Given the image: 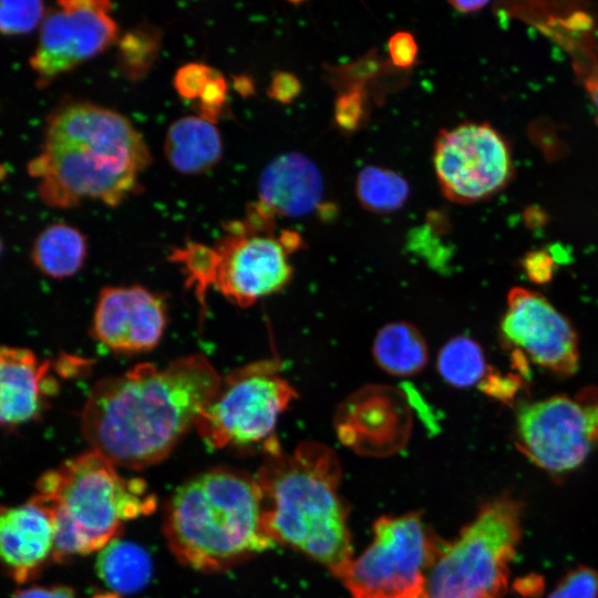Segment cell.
<instances>
[{
	"mask_svg": "<svg viewBox=\"0 0 598 598\" xmlns=\"http://www.w3.org/2000/svg\"><path fill=\"white\" fill-rule=\"evenodd\" d=\"M450 4L458 12L471 13L484 8L486 1H450Z\"/></svg>",
	"mask_w": 598,
	"mask_h": 598,
	"instance_id": "74e56055",
	"label": "cell"
},
{
	"mask_svg": "<svg viewBox=\"0 0 598 598\" xmlns=\"http://www.w3.org/2000/svg\"><path fill=\"white\" fill-rule=\"evenodd\" d=\"M13 598H75V592L64 585L29 586L16 591Z\"/></svg>",
	"mask_w": 598,
	"mask_h": 598,
	"instance_id": "d590c367",
	"label": "cell"
},
{
	"mask_svg": "<svg viewBox=\"0 0 598 598\" xmlns=\"http://www.w3.org/2000/svg\"><path fill=\"white\" fill-rule=\"evenodd\" d=\"M256 478L271 540L302 553L340 578L353 551L336 453L316 442L300 443L290 453L278 448L267 453Z\"/></svg>",
	"mask_w": 598,
	"mask_h": 598,
	"instance_id": "3957f363",
	"label": "cell"
},
{
	"mask_svg": "<svg viewBox=\"0 0 598 598\" xmlns=\"http://www.w3.org/2000/svg\"><path fill=\"white\" fill-rule=\"evenodd\" d=\"M227 83L224 76L215 70L203 89L199 100V116L215 123L226 101Z\"/></svg>",
	"mask_w": 598,
	"mask_h": 598,
	"instance_id": "f546056e",
	"label": "cell"
},
{
	"mask_svg": "<svg viewBox=\"0 0 598 598\" xmlns=\"http://www.w3.org/2000/svg\"><path fill=\"white\" fill-rule=\"evenodd\" d=\"M1 249H2V243H1V239H0V251H1Z\"/></svg>",
	"mask_w": 598,
	"mask_h": 598,
	"instance_id": "60d3db41",
	"label": "cell"
},
{
	"mask_svg": "<svg viewBox=\"0 0 598 598\" xmlns=\"http://www.w3.org/2000/svg\"><path fill=\"white\" fill-rule=\"evenodd\" d=\"M547 598H598V571L588 566L570 569Z\"/></svg>",
	"mask_w": 598,
	"mask_h": 598,
	"instance_id": "484cf974",
	"label": "cell"
},
{
	"mask_svg": "<svg viewBox=\"0 0 598 598\" xmlns=\"http://www.w3.org/2000/svg\"><path fill=\"white\" fill-rule=\"evenodd\" d=\"M54 517L33 496L23 504L0 506V568L16 582L34 579L53 561Z\"/></svg>",
	"mask_w": 598,
	"mask_h": 598,
	"instance_id": "2e32d148",
	"label": "cell"
},
{
	"mask_svg": "<svg viewBox=\"0 0 598 598\" xmlns=\"http://www.w3.org/2000/svg\"><path fill=\"white\" fill-rule=\"evenodd\" d=\"M214 72V69L202 63L185 64L176 72L174 86L182 97L198 99Z\"/></svg>",
	"mask_w": 598,
	"mask_h": 598,
	"instance_id": "83f0119b",
	"label": "cell"
},
{
	"mask_svg": "<svg viewBox=\"0 0 598 598\" xmlns=\"http://www.w3.org/2000/svg\"><path fill=\"white\" fill-rule=\"evenodd\" d=\"M91 598H120V595L112 591V592L96 594L92 596Z\"/></svg>",
	"mask_w": 598,
	"mask_h": 598,
	"instance_id": "f35d334b",
	"label": "cell"
},
{
	"mask_svg": "<svg viewBox=\"0 0 598 598\" xmlns=\"http://www.w3.org/2000/svg\"><path fill=\"white\" fill-rule=\"evenodd\" d=\"M290 248L282 238L248 221L227 225V234L215 247L189 244L175 249L171 259L183 265L188 283L202 299L214 288L239 307L281 290L290 280Z\"/></svg>",
	"mask_w": 598,
	"mask_h": 598,
	"instance_id": "52a82bcc",
	"label": "cell"
},
{
	"mask_svg": "<svg viewBox=\"0 0 598 598\" xmlns=\"http://www.w3.org/2000/svg\"><path fill=\"white\" fill-rule=\"evenodd\" d=\"M299 92L298 79L288 72H278L269 86V96L281 103H290Z\"/></svg>",
	"mask_w": 598,
	"mask_h": 598,
	"instance_id": "836d02e7",
	"label": "cell"
},
{
	"mask_svg": "<svg viewBox=\"0 0 598 598\" xmlns=\"http://www.w3.org/2000/svg\"><path fill=\"white\" fill-rule=\"evenodd\" d=\"M111 11L112 3L105 0H64L45 13L30 59L39 86L49 85L116 41L118 27Z\"/></svg>",
	"mask_w": 598,
	"mask_h": 598,
	"instance_id": "7c38bea8",
	"label": "cell"
},
{
	"mask_svg": "<svg viewBox=\"0 0 598 598\" xmlns=\"http://www.w3.org/2000/svg\"><path fill=\"white\" fill-rule=\"evenodd\" d=\"M501 333L514 351L557 375L570 377L579 368L573 324L537 291L522 287L509 290Z\"/></svg>",
	"mask_w": 598,
	"mask_h": 598,
	"instance_id": "4fadbf2b",
	"label": "cell"
},
{
	"mask_svg": "<svg viewBox=\"0 0 598 598\" xmlns=\"http://www.w3.org/2000/svg\"><path fill=\"white\" fill-rule=\"evenodd\" d=\"M164 151L169 164L183 174H199L215 166L223 154V141L215 123L196 115L171 124Z\"/></svg>",
	"mask_w": 598,
	"mask_h": 598,
	"instance_id": "d6986e66",
	"label": "cell"
},
{
	"mask_svg": "<svg viewBox=\"0 0 598 598\" xmlns=\"http://www.w3.org/2000/svg\"><path fill=\"white\" fill-rule=\"evenodd\" d=\"M323 193L316 164L299 153H286L271 161L258 183V208L268 217H299L315 210Z\"/></svg>",
	"mask_w": 598,
	"mask_h": 598,
	"instance_id": "ac0fdd59",
	"label": "cell"
},
{
	"mask_svg": "<svg viewBox=\"0 0 598 598\" xmlns=\"http://www.w3.org/2000/svg\"><path fill=\"white\" fill-rule=\"evenodd\" d=\"M410 415L402 393L386 386H367L340 406L336 427L341 441L360 453L386 455L405 443Z\"/></svg>",
	"mask_w": 598,
	"mask_h": 598,
	"instance_id": "9a60e30c",
	"label": "cell"
},
{
	"mask_svg": "<svg viewBox=\"0 0 598 598\" xmlns=\"http://www.w3.org/2000/svg\"><path fill=\"white\" fill-rule=\"evenodd\" d=\"M150 151L128 118L87 102L68 103L49 117L42 151L28 171L43 203L69 208L84 199L113 207L138 186Z\"/></svg>",
	"mask_w": 598,
	"mask_h": 598,
	"instance_id": "7a4b0ae2",
	"label": "cell"
},
{
	"mask_svg": "<svg viewBox=\"0 0 598 598\" xmlns=\"http://www.w3.org/2000/svg\"><path fill=\"white\" fill-rule=\"evenodd\" d=\"M372 354L377 364L394 377L414 375L429 360L423 334L406 321H393L383 326L374 337Z\"/></svg>",
	"mask_w": 598,
	"mask_h": 598,
	"instance_id": "ffe728a7",
	"label": "cell"
},
{
	"mask_svg": "<svg viewBox=\"0 0 598 598\" xmlns=\"http://www.w3.org/2000/svg\"><path fill=\"white\" fill-rule=\"evenodd\" d=\"M520 385L519 375L512 373L503 375L497 371H493L492 368L480 383V388L484 393L507 403L515 399Z\"/></svg>",
	"mask_w": 598,
	"mask_h": 598,
	"instance_id": "4dcf8cb0",
	"label": "cell"
},
{
	"mask_svg": "<svg viewBox=\"0 0 598 598\" xmlns=\"http://www.w3.org/2000/svg\"><path fill=\"white\" fill-rule=\"evenodd\" d=\"M439 542L416 513L382 516L340 578L353 598H424Z\"/></svg>",
	"mask_w": 598,
	"mask_h": 598,
	"instance_id": "9c48e42d",
	"label": "cell"
},
{
	"mask_svg": "<svg viewBox=\"0 0 598 598\" xmlns=\"http://www.w3.org/2000/svg\"><path fill=\"white\" fill-rule=\"evenodd\" d=\"M436 367L442 379L458 389L480 385L491 369L482 347L467 336L451 338L439 351Z\"/></svg>",
	"mask_w": 598,
	"mask_h": 598,
	"instance_id": "603a6c76",
	"label": "cell"
},
{
	"mask_svg": "<svg viewBox=\"0 0 598 598\" xmlns=\"http://www.w3.org/2000/svg\"><path fill=\"white\" fill-rule=\"evenodd\" d=\"M86 251V238L79 229L55 223L37 237L32 248V261L42 274L61 279L81 269Z\"/></svg>",
	"mask_w": 598,
	"mask_h": 598,
	"instance_id": "44dd1931",
	"label": "cell"
},
{
	"mask_svg": "<svg viewBox=\"0 0 598 598\" xmlns=\"http://www.w3.org/2000/svg\"><path fill=\"white\" fill-rule=\"evenodd\" d=\"M50 362L29 349L0 346V426L14 429L39 419L50 395Z\"/></svg>",
	"mask_w": 598,
	"mask_h": 598,
	"instance_id": "e0dca14e",
	"label": "cell"
},
{
	"mask_svg": "<svg viewBox=\"0 0 598 598\" xmlns=\"http://www.w3.org/2000/svg\"><path fill=\"white\" fill-rule=\"evenodd\" d=\"M355 192L360 204L373 213H392L401 208L410 193L408 182L396 172L367 166L357 177Z\"/></svg>",
	"mask_w": 598,
	"mask_h": 598,
	"instance_id": "cb8c5ba5",
	"label": "cell"
},
{
	"mask_svg": "<svg viewBox=\"0 0 598 598\" xmlns=\"http://www.w3.org/2000/svg\"><path fill=\"white\" fill-rule=\"evenodd\" d=\"M523 504L501 496L484 504L452 542L440 540L424 598H502L522 538Z\"/></svg>",
	"mask_w": 598,
	"mask_h": 598,
	"instance_id": "8992f818",
	"label": "cell"
},
{
	"mask_svg": "<svg viewBox=\"0 0 598 598\" xmlns=\"http://www.w3.org/2000/svg\"><path fill=\"white\" fill-rule=\"evenodd\" d=\"M164 536L181 564L202 573L228 570L275 545L257 478L228 467L199 473L174 491Z\"/></svg>",
	"mask_w": 598,
	"mask_h": 598,
	"instance_id": "277c9868",
	"label": "cell"
},
{
	"mask_svg": "<svg viewBox=\"0 0 598 598\" xmlns=\"http://www.w3.org/2000/svg\"><path fill=\"white\" fill-rule=\"evenodd\" d=\"M157 45L154 34L134 32L126 34L121 43L122 64L131 75H136V61L138 74L144 72L152 62Z\"/></svg>",
	"mask_w": 598,
	"mask_h": 598,
	"instance_id": "4316f807",
	"label": "cell"
},
{
	"mask_svg": "<svg viewBox=\"0 0 598 598\" xmlns=\"http://www.w3.org/2000/svg\"><path fill=\"white\" fill-rule=\"evenodd\" d=\"M220 379L206 357L192 354L100 380L82 410L83 436L115 466L154 465L195 426Z\"/></svg>",
	"mask_w": 598,
	"mask_h": 598,
	"instance_id": "6da1fadb",
	"label": "cell"
},
{
	"mask_svg": "<svg viewBox=\"0 0 598 598\" xmlns=\"http://www.w3.org/2000/svg\"><path fill=\"white\" fill-rule=\"evenodd\" d=\"M96 569L113 592L133 594L148 582L152 563L141 546L117 538L100 550Z\"/></svg>",
	"mask_w": 598,
	"mask_h": 598,
	"instance_id": "7402d4cb",
	"label": "cell"
},
{
	"mask_svg": "<svg viewBox=\"0 0 598 598\" xmlns=\"http://www.w3.org/2000/svg\"><path fill=\"white\" fill-rule=\"evenodd\" d=\"M433 167L447 199L471 204L506 186L513 161L507 142L493 126L468 122L437 134Z\"/></svg>",
	"mask_w": 598,
	"mask_h": 598,
	"instance_id": "8fae6325",
	"label": "cell"
},
{
	"mask_svg": "<svg viewBox=\"0 0 598 598\" xmlns=\"http://www.w3.org/2000/svg\"><path fill=\"white\" fill-rule=\"evenodd\" d=\"M4 176V167L0 166V178Z\"/></svg>",
	"mask_w": 598,
	"mask_h": 598,
	"instance_id": "ab89813d",
	"label": "cell"
},
{
	"mask_svg": "<svg viewBox=\"0 0 598 598\" xmlns=\"http://www.w3.org/2000/svg\"><path fill=\"white\" fill-rule=\"evenodd\" d=\"M361 103L358 95H346L339 99L336 107L338 123L346 128H353L360 118Z\"/></svg>",
	"mask_w": 598,
	"mask_h": 598,
	"instance_id": "e575fe53",
	"label": "cell"
},
{
	"mask_svg": "<svg viewBox=\"0 0 598 598\" xmlns=\"http://www.w3.org/2000/svg\"><path fill=\"white\" fill-rule=\"evenodd\" d=\"M575 43V42H574ZM573 48L574 65L579 73L584 87L586 89L598 115V58L586 48L567 42Z\"/></svg>",
	"mask_w": 598,
	"mask_h": 598,
	"instance_id": "f1b7e54d",
	"label": "cell"
},
{
	"mask_svg": "<svg viewBox=\"0 0 598 598\" xmlns=\"http://www.w3.org/2000/svg\"><path fill=\"white\" fill-rule=\"evenodd\" d=\"M514 587L523 596L536 597L544 590V578L538 575H527L518 578Z\"/></svg>",
	"mask_w": 598,
	"mask_h": 598,
	"instance_id": "8d00e7d4",
	"label": "cell"
},
{
	"mask_svg": "<svg viewBox=\"0 0 598 598\" xmlns=\"http://www.w3.org/2000/svg\"><path fill=\"white\" fill-rule=\"evenodd\" d=\"M523 268L529 280L535 283H547L555 272V259L545 251L529 252L523 260Z\"/></svg>",
	"mask_w": 598,
	"mask_h": 598,
	"instance_id": "d6a6232c",
	"label": "cell"
},
{
	"mask_svg": "<svg viewBox=\"0 0 598 598\" xmlns=\"http://www.w3.org/2000/svg\"><path fill=\"white\" fill-rule=\"evenodd\" d=\"M41 1H0V32L7 35L28 33L44 19Z\"/></svg>",
	"mask_w": 598,
	"mask_h": 598,
	"instance_id": "d4e9b609",
	"label": "cell"
},
{
	"mask_svg": "<svg viewBox=\"0 0 598 598\" xmlns=\"http://www.w3.org/2000/svg\"><path fill=\"white\" fill-rule=\"evenodd\" d=\"M34 498L54 517L53 561L87 555L117 539L125 522L152 514L156 496L141 478H126L95 450L38 480Z\"/></svg>",
	"mask_w": 598,
	"mask_h": 598,
	"instance_id": "5b68a950",
	"label": "cell"
},
{
	"mask_svg": "<svg viewBox=\"0 0 598 598\" xmlns=\"http://www.w3.org/2000/svg\"><path fill=\"white\" fill-rule=\"evenodd\" d=\"M166 326L163 300L140 287H106L97 299L93 334L105 347L123 353L144 352L159 342Z\"/></svg>",
	"mask_w": 598,
	"mask_h": 598,
	"instance_id": "5bb4252c",
	"label": "cell"
},
{
	"mask_svg": "<svg viewBox=\"0 0 598 598\" xmlns=\"http://www.w3.org/2000/svg\"><path fill=\"white\" fill-rule=\"evenodd\" d=\"M515 444L547 472L561 474L579 467L598 446V388L522 404L516 414Z\"/></svg>",
	"mask_w": 598,
	"mask_h": 598,
	"instance_id": "30bf717a",
	"label": "cell"
},
{
	"mask_svg": "<svg viewBox=\"0 0 598 598\" xmlns=\"http://www.w3.org/2000/svg\"><path fill=\"white\" fill-rule=\"evenodd\" d=\"M271 360L241 367L221 377L212 399L200 411L195 429L212 448H248L264 444L278 450L272 435L279 415L297 396L278 374Z\"/></svg>",
	"mask_w": 598,
	"mask_h": 598,
	"instance_id": "ba28073f",
	"label": "cell"
},
{
	"mask_svg": "<svg viewBox=\"0 0 598 598\" xmlns=\"http://www.w3.org/2000/svg\"><path fill=\"white\" fill-rule=\"evenodd\" d=\"M389 53L392 62L400 68L411 66L417 55L414 37L405 31L394 33L389 40Z\"/></svg>",
	"mask_w": 598,
	"mask_h": 598,
	"instance_id": "1f68e13d",
	"label": "cell"
}]
</instances>
